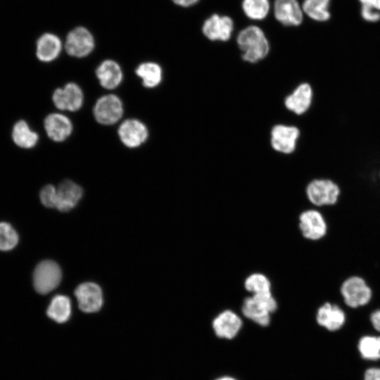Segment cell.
I'll use <instances>...</instances> for the list:
<instances>
[{
    "label": "cell",
    "mask_w": 380,
    "mask_h": 380,
    "mask_svg": "<svg viewBox=\"0 0 380 380\" xmlns=\"http://www.w3.org/2000/svg\"><path fill=\"white\" fill-rule=\"evenodd\" d=\"M62 49V42L60 38L52 34H42L37 42V56L42 62H51L55 60Z\"/></svg>",
    "instance_id": "cell-21"
},
{
    "label": "cell",
    "mask_w": 380,
    "mask_h": 380,
    "mask_svg": "<svg viewBox=\"0 0 380 380\" xmlns=\"http://www.w3.org/2000/svg\"><path fill=\"white\" fill-rule=\"evenodd\" d=\"M101 85L107 89L116 88L122 82V72L120 65L113 60L103 61L96 70Z\"/></svg>",
    "instance_id": "cell-20"
},
{
    "label": "cell",
    "mask_w": 380,
    "mask_h": 380,
    "mask_svg": "<svg viewBox=\"0 0 380 380\" xmlns=\"http://www.w3.org/2000/svg\"><path fill=\"white\" fill-rule=\"evenodd\" d=\"M277 306L272 293L251 295L244 299L241 311L246 318L265 327L270 324V315L276 311Z\"/></svg>",
    "instance_id": "cell-2"
},
{
    "label": "cell",
    "mask_w": 380,
    "mask_h": 380,
    "mask_svg": "<svg viewBox=\"0 0 380 380\" xmlns=\"http://www.w3.org/2000/svg\"><path fill=\"white\" fill-rule=\"evenodd\" d=\"M55 106L62 110L76 111L83 104V93L75 83H68L64 88L56 89L52 96Z\"/></svg>",
    "instance_id": "cell-14"
},
{
    "label": "cell",
    "mask_w": 380,
    "mask_h": 380,
    "mask_svg": "<svg viewBox=\"0 0 380 380\" xmlns=\"http://www.w3.org/2000/svg\"><path fill=\"white\" fill-rule=\"evenodd\" d=\"M361 15L368 22H377L380 20V13L369 6L362 5Z\"/></svg>",
    "instance_id": "cell-31"
},
{
    "label": "cell",
    "mask_w": 380,
    "mask_h": 380,
    "mask_svg": "<svg viewBox=\"0 0 380 380\" xmlns=\"http://www.w3.org/2000/svg\"><path fill=\"white\" fill-rule=\"evenodd\" d=\"M44 125L48 137L57 142L65 141L72 131L70 120L60 113L48 115L44 119Z\"/></svg>",
    "instance_id": "cell-18"
},
{
    "label": "cell",
    "mask_w": 380,
    "mask_h": 380,
    "mask_svg": "<svg viewBox=\"0 0 380 380\" xmlns=\"http://www.w3.org/2000/svg\"><path fill=\"white\" fill-rule=\"evenodd\" d=\"M236 44L241 60L249 64H256L265 59L271 49L265 31L257 25L242 28L236 34Z\"/></svg>",
    "instance_id": "cell-1"
},
{
    "label": "cell",
    "mask_w": 380,
    "mask_h": 380,
    "mask_svg": "<svg viewBox=\"0 0 380 380\" xmlns=\"http://www.w3.org/2000/svg\"><path fill=\"white\" fill-rule=\"evenodd\" d=\"M362 5L369 6L376 11H380V0H359Z\"/></svg>",
    "instance_id": "cell-35"
},
{
    "label": "cell",
    "mask_w": 380,
    "mask_h": 380,
    "mask_svg": "<svg viewBox=\"0 0 380 380\" xmlns=\"http://www.w3.org/2000/svg\"><path fill=\"white\" fill-rule=\"evenodd\" d=\"M123 114L120 99L114 94H108L99 98L94 107L96 120L105 125L117 122Z\"/></svg>",
    "instance_id": "cell-11"
},
{
    "label": "cell",
    "mask_w": 380,
    "mask_h": 380,
    "mask_svg": "<svg viewBox=\"0 0 380 380\" xmlns=\"http://www.w3.org/2000/svg\"><path fill=\"white\" fill-rule=\"evenodd\" d=\"M270 0H241V8L243 15L253 21L265 20L272 11Z\"/></svg>",
    "instance_id": "cell-24"
},
{
    "label": "cell",
    "mask_w": 380,
    "mask_h": 380,
    "mask_svg": "<svg viewBox=\"0 0 380 380\" xmlns=\"http://www.w3.org/2000/svg\"><path fill=\"white\" fill-rule=\"evenodd\" d=\"M94 48V37L86 27H75L67 34L65 49L68 55L77 58L85 57Z\"/></svg>",
    "instance_id": "cell-10"
},
{
    "label": "cell",
    "mask_w": 380,
    "mask_h": 380,
    "mask_svg": "<svg viewBox=\"0 0 380 380\" xmlns=\"http://www.w3.org/2000/svg\"><path fill=\"white\" fill-rule=\"evenodd\" d=\"M370 321L374 328L380 332V309L374 311L371 314Z\"/></svg>",
    "instance_id": "cell-33"
},
{
    "label": "cell",
    "mask_w": 380,
    "mask_h": 380,
    "mask_svg": "<svg viewBox=\"0 0 380 380\" xmlns=\"http://www.w3.org/2000/svg\"><path fill=\"white\" fill-rule=\"evenodd\" d=\"M316 320L329 331H336L344 324L346 315L338 305L327 302L318 308Z\"/></svg>",
    "instance_id": "cell-19"
},
{
    "label": "cell",
    "mask_w": 380,
    "mask_h": 380,
    "mask_svg": "<svg viewBox=\"0 0 380 380\" xmlns=\"http://www.w3.org/2000/svg\"><path fill=\"white\" fill-rule=\"evenodd\" d=\"M330 0H304L301 4L304 15L317 22H325L331 17Z\"/></svg>",
    "instance_id": "cell-25"
},
{
    "label": "cell",
    "mask_w": 380,
    "mask_h": 380,
    "mask_svg": "<svg viewBox=\"0 0 380 380\" xmlns=\"http://www.w3.org/2000/svg\"><path fill=\"white\" fill-rule=\"evenodd\" d=\"M234 27V20L231 16L214 13L203 20L201 30L210 42H227L232 37Z\"/></svg>",
    "instance_id": "cell-3"
},
{
    "label": "cell",
    "mask_w": 380,
    "mask_h": 380,
    "mask_svg": "<svg viewBox=\"0 0 380 380\" xmlns=\"http://www.w3.org/2000/svg\"><path fill=\"white\" fill-rule=\"evenodd\" d=\"M340 188L329 179L318 178L311 180L305 188L309 201L316 206L335 204L340 196Z\"/></svg>",
    "instance_id": "cell-5"
},
{
    "label": "cell",
    "mask_w": 380,
    "mask_h": 380,
    "mask_svg": "<svg viewBox=\"0 0 380 380\" xmlns=\"http://www.w3.org/2000/svg\"><path fill=\"white\" fill-rule=\"evenodd\" d=\"M300 136V130L296 125L278 123L270 131V144L274 151L290 155L296 150Z\"/></svg>",
    "instance_id": "cell-4"
},
{
    "label": "cell",
    "mask_w": 380,
    "mask_h": 380,
    "mask_svg": "<svg viewBox=\"0 0 380 380\" xmlns=\"http://www.w3.org/2000/svg\"><path fill=\"white\" fill-rule=\"evenodd\" d=\"M340 291L345 303L353 308L367 305L372 296L370 287L358 276L346 279L342 283Z\"/></svg>",
    "instance_id": "cell-6"
},
{
    "label": "cell",
    "mask_w": 380,
    "mask_h": 380,
    "mask_svg": "<svg viewBox=\"0 0 380 380\" xmlns=\"http://www.w3.org/2000/svg\"><path fill=\"white\" fill-rule=\"evenodd\" d=\"M358 350L364 359L369 360L380 359V336H362L358 343Z\"/></svg>",
    "instance_id": "cell-28"
},
{
    "label": "cell",
    "mask_w": 380,
    "mask_h": 380,
    "mask_svg": "<svg viewBox=\"0 0 380 380\" xmlns=\"http://www.w3.org/2000/svg\"><path fill=\"white\" fill-rule=\"evenodd\" d=\"M272 11L276 21L284 27H298L303 23L305 15L298 0H274Z\"/></svg>",
    "instance_id": "cell-8"
},
{
    "label": "cell",
    "mask_w": 380,
    "mask_h": 380,
    "mask_svg": "<svg viewBox=\"0 0 380 380\" xmlns=\"http://www.w3.org/2000/svg\"><path fill=\"white\" fill-rule=\"evenodd\" d=\"M72 313L71 302L70 298L63 295L54 296L46 310V315L58 324L65 323L70 318Z\"/></svg>",
    "instance_id": "cell-22"
},
{
    "label": "cell",
    "mask_w": 380,
    "mask_h": 380,
    "mask_svg": "<svg viewBox=\"0 0 380 380\" xmlns=\"http://www.w3.org/2000/svg\"><path fill=\"white\" fill-rule=\"evenodd\" d=\"M175 5L182 8H190L198 4L201 0H171Z\"/></svg>",
    "instance_id": "cell-34"
},
{
    "label": "cell",
    "mask_w": 380,
    "mask_h": 380,
    "mask_svg": "<svg viewBox=\"0 0 380 380\" xmlns=\"http://www.w3.org/2000/svg\"><path fill=\"white\" fill-rule=\"evenodd\" d=\"M12 139L19 147L32 148L36 146L39 140L37 133L32 130L25 120H18L13 127Z\"/></svg>",
    "instance_id": "cell-23"
},
{
    "label": "cell",
    "mask_w": 380,
    "mask_h": 380,
    "mask_svg": "<svg viewBox=\"0 0 380 380\" xmlns=\"http://www.w3.org/2000/svg\"><path fill=\"white\" fill-rule=\"evenodd\" d=\"M121 141L129 148H137L147 139L148 132L146 125L137 119H128L118 129Z\"/></svg>",
    "instance_id": "cell-15"
},
{
    "label": "cell",
    "mask_w": 380,
    "mask_h": 380,
    "mask_svg": "<svg viewBox=\"0 0 380 380\" xmlns=\"http://www.w3.org/2000/svg\"><path fill=\"white\" fill-rule=\"evenodd\" d=\"M57 197L56 208L61 212L72 209L82 196V189L71 180L62 182L56 188Z\"/></svg>",
    "instance_id": "cell-17"
},
{
    "label": "cell",
    "mask_w": 380,
    "mask_h": 380,
    "mask_svg": "<svg viewBox=\"0 0 380 380\" xmlns=\"http://www.w3.org/2000/svg\"><path fill=\"white\" fill-rule=\"evenodd\" d=\"M364 380H380V368H369L365 373Z\"/></svg>",
    "instance_id": "cell-32"
},
{
    "label": "cell",
    "mask_w": 380,
    "mask_h": 380,
    "mask_svg": "<svg viewBox=\"0 0 380 380\" xmlns=\"http://www.w3.org/2000/svg\"><path fill=\"white\" fill-rule=\"evenodd\" d=\"M216 380H236V379L233 377L226 376L220 377L217 379Z\"/></svg>",
    "instance_id": "cell-36"
},
{
    "label": "cell",
    "mask_w": 380,
    "mask_h": 380,
    "mask_svg": "<svg viewBox=\"0 0 380 380\" xmlns=\"http://www.w3.org/2000/svg\"><path fill=\"white\" fill-rule=\"evenodd\" d=\"M243 286L251 295L272 293L271 281L267 275L261 272L250 274L245 279Z\"/></svg>",
    "instance_id": "cell-27"
},
{
    "label": "cell",
    "mask_w": 380,
    "mask_h": 380,
    "mask_svg": "<svg viewBox=\"0 0 380 380\" xmlns=\"http://www.w3.org/2000/svg\"><path fill=\"white\" fill-rule=\"evenodd\" d=\"M242 327V320L235 312L225 310L220 312L213 321L215 334L223 338L232 339L238 334Z\"/></svg>",
    "instance_id": "cell-16"
},
{
    "label": "cell",
    "mask_w": 380,
    "mask_h": 380,
    "mask_svg": "<svg viewBox=\"0 0 380 380\" xmlns=\"http://www.w3.org/2000/svg\"><path fill=\"white\" fill-rule=\"evenodd\" d=\"M298 229L306 239L318 241L327 234V225L320 212L315 209H308L300 214Z\"/></svg>",
    "instance_id": "cell-9"
},
{
    "label": "cell",
    "mask_w": 380,
    "mask_h": 380,
    "mask_svg": "<svg viewBox=\"0 0 380 380\" xmlns=\"http://www.w3.org/2000/svg\"><path fill=\"white\" fill-rule=\"evenodd\" d=\"M18 242V235L13 227L6 222H0V250L13 249Z\"/></svg>",
    "instance_id": "cell-29"
},
{
    "label": "cell",
    "mask_w": 380,
    "mask_h": 380,
    "mask_svg": "<svg viewBox=\"0 0 380 380\" xmlns=\"http://www.w3.org/2000/svg\"><path fill=\"white\" fill-rule=\"evenodd\" d=\"M80 310L85 313L99 311L103 305V293L96 284L86 282L80 284L75 291Z\"/></svg>",
    "instance_id": "cell-13"
},
{
    "label": "cell",
    "mask_w": 380,
    "mask_h": 380,
    "mask_svg": "<svg viewBox=\"0 0 380 380\" xmlns=\"http://www.w3.org/2000/svg\"><path fill=\"white\" fill-rule=\"evenodd\" d=\"M135 72L142 80L143 85L145 87H156L162 81L163 71L161 67L156 63H143L137 67Z\"/></svg>",
    "instance_id": "cell-26"
},
{
    "label": "cell",
    "mask_w": 380,
    "mask_h": 380,
    "mask_svg": "<svg viewBox=\"0 0 380 380\" xmlns=\"http://www.w3.org/2000/svg\"><path fill=\"white\" fill-rule=\"evenodd\" d=\"M42 203L47 208H56L57 190L53 185L44 186L39 194Z\"/></svg>",
    "instance_id": "cell-30"
},
{
    "label": "cell",
    "mask_w": 380,
    "mask_h": 380,
    "mask_svg": "<svg viewBox=\"0 0 380 380\" xmlns=\"http://www.w3.org/2000/svg\"><path fill=\"white\" fill-rule=\"evenodd\" d=\"M61 270L58 265L52 260L40 262L33 273V285L35 291L40 294L52 291L60 284Z\"/></svg>",
    "instance_id": "cell-7"
},
{
    "label": "cell",
    "mask_w": 380,
    "mask_h": 380,
    "mask_svg": "<svg viewBox=\"0 0 380 380\" xmlns=\"http://www.w3.org/2000/svg\"><path fill=\"white\" fill-rule=\"evenodd\" d=\"M313 100V89L308 82L298 84L284 99L287 110L296 115L305 114L311 107Z\"/></svg>",
    "instance_id": "cell-12"
}]
</instances>
